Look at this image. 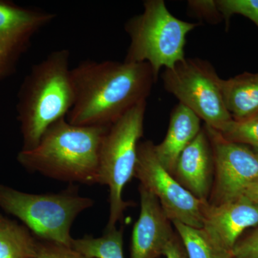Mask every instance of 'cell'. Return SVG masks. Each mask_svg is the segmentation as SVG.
<instances>
[{"instance_id": "6da1fadb", "label": "cell", "mask_w": 258, "mask_h": 258, "mask_svg": "<svg viewBox=\"0 0 258 258\" xmlns=\"http://www.w3.org/2000/svg\"><path fill=\"white\" fill-rule=\"evenodd\" d=\"M74 103L66 119L82 126L110 127L147 101L157 81L147 62L87 60L71 69Z\"/></svg>"}, {"instance_id": "7a4b0ae2", "label": "cell", "mask_w": 258, "mask_h": 258, "mask_svg": "<svg viewBox=\"0 0 258 258\" xmlns=\"http://www.w3.org/2000/svg\"><path fill=\"white\" fill-rule=\"evenodd\" d=\"M108 128L71 124L64 117L47 129L36 147L20 151L17 160L29 172L50 179L100 184V152Z\"/></svg>"}, {"instance_id": "3957f363", "label": "cell", "mask_w": 258, "mask_h": 258, "mask_svg": "<svg viewBox=\"0 0 258 258\" xmlns=\"http://www.w3.org/2000/svg\"><path fill=\"white\" fill-rule=\"evenodd\" d=\"M70 57L68 49L53 51L25 78L18 103L22 150L36 147L47 129L71 111L74 91Z\"/></svg>"}, {"instance_id": "277c9868", "label": "cell", "mask_w": 258, "mask_h": 258, "mask_svg": "<svg viewBox=\"0 0 258 258\" xmlns=\"http://www.w3.org/2000/svg\"><path fill=\"white\" fill-rule=\"evenodd\" d=\"M93 205L94 200L81 196L74 184L60 192L30 194L0 183V208L18 218L37 240L71 247L73 224Z\"/></svg>"}, {"instance_id": "5b68a950", "label": "cell", "mask_w": 258, "mask_h": 258, "mask_svg": "<svg viewBox=\"0 0 258 258\" xmlns=\"http://www.w3.org/2000/svg\"><path fill=\"white\" fill-rule=\"evenodd\" d=\"M144 8L125 23L130 45L124 61L147 62L157 80L161 69H171L184 60L186 35L200 24L176 18L163 0H147Z\"/></svg>"}, {"instance_id": "8992f818", "label": "cell", "mask_w": 258, "mask_h": 258, "mask_svg": "<svg viewBox=\"0 0 258 258\" xmlns=\"http://www.w3.org/2000/svg\"><path fill=\"white\" fill-rule=\"evenodd\" d=\"M147 101L141 102L108 128L100 152V184L109 189V217L106 228L116 227L132 203L123 191L134 176L139 140L143 137Z\"/></svg>"}, {"instance_id": "52a82bcc", "label": "cell", "mask_w": 258, "mask_h": 258, "mask_svg": "<svg viewBox=\"0 0 258 258\" xmlns=\"http://www.w3.org/2000/svg\"><path fill=\"white\" fill-rule=\"evenodd\" d=\"M162 79L166 91L210 128L220 132L232 121L222 98V79L208 61L185 58L165 69Z\"/></svg>"}, {"instance_id": "ba28073f", "label": "cell", "mask_w": 258, "mask_h": 258, "mask_svg": "<svg viewBox=\"0 0 258 258\" xmlns=\"http://www.w3.org/2000/svg\"><path fill=\"white\" fill-rule=\"evenodd\" d=\"M150 141L139 143L134 177L158 199L171 222L202 228L203 208L208 200H202L185 189L158 160Z\"/></svg>"}, {"instance_id": "9c48e42d", "label": "cell", "mask_w": 258, "mask_h": 258, "mask_svg": "<svg viewBox=\"0 0 258 258\" xmlns=\"http://www.w3.org/2000/svg\"><path fill=\"white\" fill-rule=\"evenodd\" d=\"M214 155L215 186L210 204L220 205L242 198L258 179V153L247 146L227 140L205 125Z\"/></svg>"}, {"instance_id": "30bf717a", "label": "cell", "mask_w": 258, "mask_h": 258, "mask_svg": "<svg viewBox=\"0 0 258 258\" xmlns=\"http://www.w3.org/2000/svg\"><path fill=\"white\" fill-rule=\"evenodd\" d=\"M139 190L140 215L132 232L130 258H158L174 236L171 221L151 191L142 185Z\"/></svg>"}, {"instance_id": "8fae6325", "label": "cell", "mask_w": 258, "mask_h": 258, "mask_svg": "<svg viewBox=\"0 0 258 258\" xmlns=\"http://www.w3.org/2000/svg\"><path fill=\"white\" fill-rule=\"evenodd\" d=\"M203 228L214 240L232 251L242 232L258 226V204L246 197L203 208Z\"/></svg>"}, {"instance_id": "7c38bea8", "label": "cell", "mask_w": 258, "mask_h": 258, "mask_svg": "<svg viewBox=\"0 0 258 258\" xmlns=\"http://www.w3.org/2000/svg\"><path fill=\"white\" fill-rule=\"evenodd\" d=\"M213 169V150L208 132L204 126L180 154L174 176L194 196L208 200Z\"/></svg>"}, {"instance_id": "4fadbf2b", "label": "cell", "mask_w": 258, "mask_h": 258, "mask_svg": "<svg viewBox=\"0 0 258 258\" xmlns=\"http://www.w3.org/2000/svg\"><path fill=\"white\" fill-rule=\"evenodd\" d=\"M55 17L53 13L0 1V44L20 53L31 37Z\"/></svg>"}, {"instance_id": "5bb4252c", "label": "cell", "mask_w": 258, "mask_h": 258, "mask_svg": "<svg viewBox=\"0 0 258 258\" xmlns=\"http://www.w3.org/2000/svg\"><path fill=\"white\" fill-rule=\"evenodd\" d=\"M201 129V119L194 112L181 103L174 107L165 138L161 144L154 146L158 160L173 176L180 154Z\"/></svg>"}, {"instance_id": "9a60e30c", "label": "cell", "mask_w": 258, "mask_h": 258, "mask_svg": "<svg viewBox=\"0 0 258 258\" xmlns=\"http://www.w3.org/2000/svg\"><path fill=\"white\" fill-rule=\"evenodd\" d=\"M222 98L232 120L242 121L258 116V74L244 73L222 79Z\"/></svg>"}, {"instance_id": "2e32d148", "label": "cell", "mask_w": 258, "mask_h": 258, "mask_svg": "<svg viewBox=\"0 0 258 258\" xmlns=\"http://www.w3.org/2000/svg\"><path fill=\"white\" fill-rule=\"evenodd\" d=\"M37 239L31 231L0 212V258H37Z\"/></svg>"}, {"instance_id": "e0dca14e", "label": "cell", "mask_w": 258, "mask_h": 258, "mask_svg": "<svg viewBox=\"0 0 258 258\" xmlns=\"http://www.w3.org/2000/svg\"><path fill=\"white\" fill-rule=\"evenodd\" d=\"M177 230L188 258H233L232 251L225 248L203 227L195 228L172 222Z\"/></svg>"}, {"instance_id": "ac0fdd59", "label": "cell", "mask_w": 258, "mask_h": 258, "mask_svg": "<svg viewBox=\"0 0 258 258\" xmlns=\"http://www.w3.org/2000/svg\"><path fill=\"white\" fill-rule=\"evenodd\" d=\"M71 247L91 258H124L123 230L106 228L101 237L85 235L74 239Z\"/></svg>"}, {"instance_id": "d6986e66", "label": "cell", "mask_w": 258, "mask_h": 258, "mask_svg": "<svg viewBox=\"0 0 258 258\" xmlns=\"http://www.w3.org/2000/svg\"><path fill=\"white\" fill-rule=\"evenodd\" d=\"M220 133L227 140L252 147L258 153V117L242 121L232 120Z\"/></svg>"}, {"instance_id": "ffe728a7", "label": "cell", "mask_w": 258, "mask_h": 258, "mask_svg": "<svg viewBox=\"0 0 258 258\" xmlns=\"http://www.w3.org/2000/svg\"><path fill=\"white\" fill-rule=\"evenodd\" d=\"M216 3L227 27L232 15H240L258 28V0H216Z\"/></svg>"}, {"instance_id": "44dd1931", "label": "cell", "mask_w": 258, "mask_h": 258, "mask_svg": "<svg viewBox=\"0 0 258 258\" xmlns=\"http://www.w3.org/2000/svg\"><path fill=\"white\" fill-rule=\"evenodd\" d=\"M37 258H91L72 247L64 244L37 240Z\"/></svg>"}, {"instance_id": "7402d4cb", "label": "cell", "mask_w": 258, "mask_h": 258, "mask_svg": "<svg viewBox=\"0 0 258 258\" xmlns=\"http://www.w3.org/2000/svg\"><path fill=\"white\" fill-rule=\"evenodd\" d=\"M188 9L195 16L211 24H217L223 20L217 8L216 0H190Z\"/></svg>"}, {"instance_id": "603a6c76", "label": "cell", "mask_w": 258, "mask_h": 258, "mask_svg": "<svg viewBox=\"0 0 258 258\" xmlns=\"http://www.w3.org/2000/svg\"><path fill=\"white\" fill-rule=\"evenodd\" d=\"M233 258H258V226L243 240L237 241L232 249Z\"/></svg>"}, {"instance_id": "cb8c5ba5", "label": "cell", "mask_w": 258, "mask_h": 258, "mask_svg": "<svg viewBox=\"0 0 258 258\" xmlns=\"http://www.w3.org/2000/svg\"><path fill=\"white\" fill-rule=\"evenodd\" d=\"M18 55V52L0 45V80L10 72Z\"/></svg>"}, {"instance_id": "d4e9b609", "label": "cell", "mask_w": 258, "mask_h": 258, "mask_svg": "<svg viewBox=\"0 0 258 258\" xmlns=\"http://www.w3.org/2000/svg\"><path fill=\"white\" fill-rule=\"evenodd\" d=\"M164 255L166 258H188L182 242L175 235L166 246Z\"/></svg>"}, {"instance_id": "484cf974", "label": "cell", "mask_w": 258, "mask_h": 258, "mask_svg": "<svg viewBox=\"0 0 258 258\" xmlns=\"http://www.w3.org/2000/svg\"><path fill=\"white\" fill-rule=\"evenodd\" d=\"M244 196L258 204V179L247 190Z\"/></svg>"}, {"instance_id": "4316f807", "label": "cell", "mask_w": 258, "mask_h": 258, "mask_svg": "<svg viewBox=\"0 0 258 258\" xmlns=\"http://www.w3.org/2000/svg\"><path fill=\"white\" fill-rule=\"evenodd\" d=\"M0 45H2V44H0ZM3 46H5V45H3ZM9 49H10V48H9ZM10 50H11V49H10ZM13 51H14V50H13Z\"/></svg>"}, {"instance_id": "83f0119b", "label": "cell", "mask_w": 258, "mask_h": 258, "mask_svg": "<svg viewBox=\"0 0 258 258\" xmlns=\"http://www.w3.org/2000/svg\"><path fill=\"white\" fill-rule=\"evenodd\" d=\"M257 117H258V116H257ZM255 118H256V117H255Z\"/></svg>"}]
</instances>
